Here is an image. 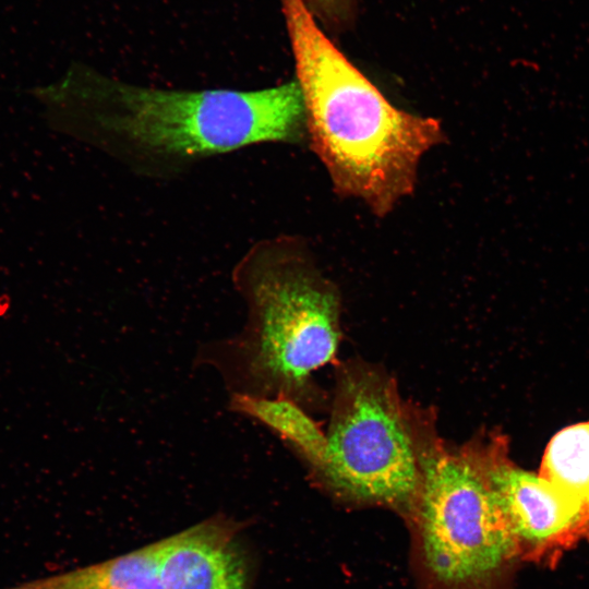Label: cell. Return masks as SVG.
<instances>
[{
  "label": "cell",
  "mask_w": 589,
  "mask_h": 589,
  "mask_svg": "<svg viewBox=\"0 0 589 589\" xmlns=\"http://www.w3.org/2000/svg\"><path fill=\"white\" fill-rule=\"evenodd\" d=\"M35 94L55 131L151 180L252 145L306 141L296 79L260 89L163 88L74 64Z\"/></svg>",
  "instance_id": "obj_1"
},
{
  "label": "cell",
  "mask_w": 589,
  "mask_h": 589,
  "mask_svg": "<svg viewBox=\"0 0 589 589\" xmlns=\"http://www.w3.org/2000/svg\"><path fill=\"white\" fill-rule=\"evenodd\" d=\"M306 141L335 193L389 214L417 183L425 153L445 142L438 119L395 107L329 39L305 0H281Z\"/></svg>",
  "instance_id": "obj_2"
},
{
  "label": "cell",
  "mask_w": 589,
  "mask_h": 589,
  "mask_svg": "<svg viewBox=\"0 0 589 589\" xmlns=\"http://www.w3.org/2000/svg\"><path fill=\"white\" fill-rule=\"evenodd\" d=\"M247 305L243 328L199 348L230 394L287 397L310 413L328 408L314 374L338 362L341 297L301 240L278 236L252 245L232 269Z\"/></svg>",
  "instance_id": "obj_3"
},
{
  "label": "cell",
  "mask_w": 589,
  "mask_h": 589,
  "mask_svg": "<svg viewBox=\"0 0 589 589\" xmlns=\"http://www.w3.org/2000/svg\"><path fill=\"white\" fill-rule=\"evenodd\" d=\"M327 411L325 450L310 477L345 502L408 517L441 437L435 408L404 398L383 365L356 357L335 364Z\"/></svg>",
  "instance_id": "obj_4"
},
{
  "label": "cell",
  "mask_w": 589,
  "mask_h": 589,
  "mask_svg": "<svg viewBox=\"0 0 589 589\" xmlns=\"http://www.w3.org/2000/svg\"><path fill=\"white\" fill-rule=\"evenodd\" d=\"M411 520L414 552L432 589H476L516 553L474 448L442 436L428 450Z\"/></svg>",
  "instance_id": "obj_5"
},
{
  "label": "cell",
  "mask_w": 589,
  "mask_h": 589,
  "mask_svg": "<svg viewBox=\"0 0 589 589\" xmlns=\"http://www.w3.org/2000/svg\"><path fill=\"white\" fill-rule=\"evenodd\" d=\"M470 441L517 544L545 548L584 531L579 504L542 476L512 465L500 438L479 435Z\"/></svg>",
  "instance_id": "obj_6"
},
{
  "label": "cell",
  "mask_w": 589,
  "mask_h": 589,
  "mask_svg": "<svg viewBox=\"0 0 589 589\" xmlns=\"http://www.w3.org/2000/svg\"><path fill=\"white\" fill-rule=\"evenodd\" d=\"M157 543L165 589H245L244 563L229 524L204 521Z\"/></svg>",
  "instance_id": "obj_7"
},
{
  "label": "cell",
  "mask_w": 589,
  "mask_h": 589,
  "mask_svg": "<svg viewBox=\"0 0 589 589\" xmlns=\"http://www.w3.org/2000/svg\"><path fill=\"white\" fill-rule=\"evenodd\" d=\"M233 412L254 419L276 434L311 472L325 450V429L293 400L230 394Z\"/></svg>",
  "instance_id": "obj_8"
},
{
  "label": "cell",
  "mask_w": 589,
  "mask_h": 589,
  "mask_svg": "<svg viewBox=\"0 0 589 589\" xmlns=\"http://www.w3.org/2000/svg\"><path fill=\"white\" fill-rule=\"evenodd\" d=\"M158 543L112 560L26 584L15 589H165L157 564Z\"/></svg>",
  "instance_id": "obj_9"
},
{
  "label": "cell",
  "mask_w": 589,
  "mask_h": 589,
  "mask_svg": "<svg viewBox=\"0 0 589 589\" xmlns=\"http://www.w3.org/2000/svg\"><path fill=\"white\" fill-rule=\"evenodd\" d=\"M540 476L579 504L584 531L589 532V420L554 434L545 447Z\"/></svg>",
  "instance_id": "obj_10"
},
{
  "label": "cell",
  "mask_w": 589,
  "mask_h": 589,
  "mask_svg": "<svg viewBox=\"0 0 589 589\" xmlns=\"http://www.w3.org/2000/svg\"><path fill=\"white\" fill-rule=\"evenodd\" d=\"M325 29L346 31L354 22L357 0H305Z\"/></svg>",
  "instance_id": "obj_11"
},
{
  "label": "cell",
  "mask_w": 589,
  "mask_h": 589,
  "mask_svg": "<svg viewBox=\"0 0 589 589\" xmlns=\"http://www.w3.org/2000/svg\"><path fill=\"white\" fill-rule=\"evenodd\" d=\"M11 299L8 294L1 293L0 294V318L5 317L9 312L11 311Z\"/></svg>",
  "instance_id": "obj_12"
}]
</instances>
